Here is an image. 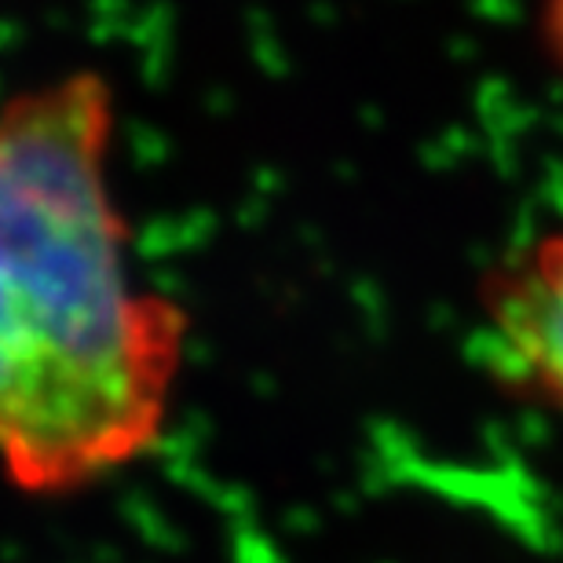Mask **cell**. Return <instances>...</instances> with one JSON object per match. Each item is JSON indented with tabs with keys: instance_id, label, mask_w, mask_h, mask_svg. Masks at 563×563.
Masks as SVG:
<instances>
[{
	"instance_id": "cell-2",
	"label": "cell",
	"mask_w": 563,
	"mask_h": 563,
	"mask_svg": "<svg viewBox=\"0 0 563 563\" xmlns=\"http://www.w3.org/2000/svg\"><path fill=\"white\" fill-rule=\"evenodd\" d=\"M483 363L516 396L563 410V223L483 282Z\"/></svg>"
},
{
	"instance_id": "cell-1",
	"label": "cell",
	"mask_w": 563,
	"mask_h": 563,
	"mask_svg": "<svg viewBox=\"0 0 563 563\" xmlns=\"http://www.w3.org/2000/svg\"><path fill=\"white\" fill-rule=\"evenodd\" d=\"M103 70L0 103V476L63 498L162 443L190 314L132 272Z\"/></svg>"
},
{
	"instance_id": "cell-3",
	"label": "cell",
	"mask_w": 563,
	"mask_h": 563,
	"mask_svg": "<svg viewBox=\"0 0 563 563\" xmlns=\"http://www.w3.org/2000/svg\"><path fill=\"white\" fill-rule=\"evenodd\" d=\"M538 48H542L549 66L563 74V0L538 4Z\"/></svg>"
}]
</instances>
